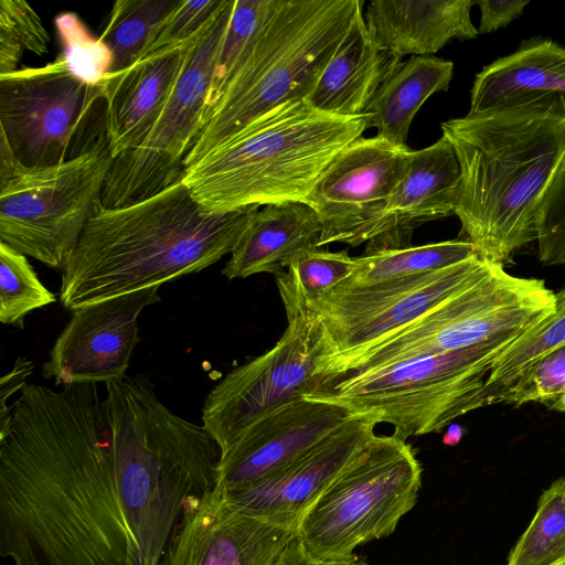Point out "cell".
<instances>
[{
  "instance_id": "obj_35",
  "label": "cell",
  "mask_w": 565,
  "mask_h": 565,
  "mask_svg": "<svg viewBox=\"0 0 565 565\" xmlns=\"http://www.w3.org/2000/svg\"><path fill=\"white\" fill-rule=\"evenodd\" d=\"M565 394V344L526 370L504 388L494 403L521 406L527 403L553 404Z\"/></svg>"
},
{
  "instance_id": "obj_41",
  "label": "cell",
  "mask_w": 565,
  "mask_h": 565,
  "mask_svg": "<svg viewBox=\"0 0 565 565\" xmlns=\"http://www.w3.org/2000/svg\"><path fill=\"white\" fill-rule=\"evenodd\" d=\"M274 565H367L365 561L354 556L348 561H320L311 557L295 537L281 552Z\"/></svg>"
},
{
  "instance_id": "obj_7",
  "label": "cell",
  "mask_w": 565,
  "mask_h": 565,
  "mask_svg": "<svg viewBox=\"0 0 565 565\" xmlns=\"http://www.w3.org/2000/svg\"><path fill=\"white\" fill-rule=\"evenodd\" d=\"M555 305L556 295L544 280L510 275L495 263L484 277L405 328L369 345L320 356L316 371L329 388L349 374L522 334L552 315Z\"/></svg>"
},
{
  "instance_id": "obj_29",
  "label": "cell",
  "mask_w": 565,
  "mask_h": 565,
  "mask_svg": "<svg viewBox=\"0 0 565 565\" xmlns=\"http://www.w3.org/2000/svg\"><path fill=\"white\" fill-rule=\"evenodd\" d=\"M181 0H117L99 39L109 47L118 74L142 60Z\"/></svg>"
},
{
  "instance_id": "obj_22",
  "label": "cell",
  "mask_w": 565,
  "mask_h": 565,
  "mask_svg": "<svg viewBox=\"0 0 565 565\" xmlns=\"http://www.w3.org/2000/svg\"><path fill=\"white\" fill-rule=\"evenodd\" d=\"M472 0H372L363 13L366 31L381 50L399 58L431 56L452 40L479 35Z\"/></svg>"
},
{
  "instance_id": "obj_11",
  "label": "cell",
  "mask_w": 565,
  "mask_h": 565,
  "mask_svg": "<svg viewBox=\"0 0 565 565\" xmlns=\"http://www.w3.org/2000/svg\"><path fill=\"white\" fill-rule=\"evenodd\" d=\"M0 131L23 167L73 159L106 134L104 87L73 75L61 54L0 75Z\"/></svg>"
},
{
  "instance_id": "obj_26",
  "label": "cell",
  "mask_w": 565,
  "mask_h": 565,
  "mask_svg": "<svg viewBox=\"0 0 565 565\" xmlns=\"http://www.w3.org/2000/svg\"><path fill=\"white\" fill-rule=\"evenodd\" d=\"M454 63L436 56H411L384 82L365 114L370 128L387 141L406 146L411 124L422 105L435 93L446 92Z\"/></svg>"
},
{
  "instance_id": "obj_31",
  "label": "cell",
  "mask_w": 565,
  "mask_h": 565,
  "mask_svg": "<svg viewBox=\"0 0 565 565\" xmlns=\"http://www.w3.org/2000/svg\"><path fill=\"white\" fill-rule=\"evenodd\" d=\"M565 557V477L546 489L507 565H553Z\"/></svg>"
},
{
  "instance_id": "obj_33",
  "label": "cell",
  "mask_w": 565,
  "mask_h": 565,
  "mask_svg": "<svg viewBox=\"0 0 565 565\" xmlns=\"http://www.w3.org/2000/svg\"><path fill=\"white\" fill-rule=\"evenodd\" d=\"M271 1L234 0L231 19L206 98L203 124L222 96L232 75L243 61L271 6Z\"/></svg>"
},
{
  "instance_id": "obj_1",
  "label": "cell",
  "mask_w": 565,
  "mask_h": 565,
  "mask_svg": "<svg viewBox=\"0 0 565 565\" xmlns=\"http://www.w3.org/2000/svg\"><path fill=\"white\" fill-rule=\"evenodd\" d=\"M98 384H26L0 431V552L14 565H141Z\"/></svg>"
},
{
  "instance_id": "obj_38",
  "label": "cell",
  "mask_w": 565,
  "mask_h": 565,
  "mask_svg": "<svg viewBox=\"0 0 565 565\" xmlns=\"http://www.w3.org/2000/svg\"><path fill=\"white\" fill-rule=\"evenodd\" d=\"M0 21L11 28L24 49L39 56L47 53L50 34L29 3L21 0H1Z\"/></svg>"
},
{
  "instance_id": "obj_19",
  "label": "cell",
  "mask_w": 565,
  "mask_h": 565,
  "mask_svg": "<svg viewBox=\"0 0 565 565\" xmlns=\"http://www.w3.org/2000/svg\"><path fill=\"white\" fill-rule=\"evenodd\" d=\"M352 415L341 405L312 396L276 408L221 454L215 486L232 490L263 479L311 449Z\"/></svg>"
},
{
  "instance_id": "obj_27",
  "label": "cell",
  "mask_w": 565,
  "mask_h": 565,
  "mask_svg": "<svg viewBox=\"0 0 565 565\" xmlns=\"http://www.w3.org/2000/svg\"><path fill=\"white\" fill-rule=\"evenodd\" d=\"M479 255L466 238L407 246L355 257L352 275L340 287H366L433 273Z\"/></svg>"
},
{
  "instance_id": "obj_24",
  "label": "cell",
  "mask_w": 565,
  "mask_h": 565,
  "mask_svg": "<svg viewBox=\"0 0 565 565\" xmlns=\"http://www.w3.org/2000/svg\"><path fill=\"white\" fill-rule=\"evenodd\" d=\"M401 61L374 45L364 24L362 7L305 100L329 115H363Z\"/></svg>"
},
{
  "instance_id": "obj_17",
  "label": "cell",
  "mask_w": 565,
  "mask_h": 565,
  "mask_svg": "<svg viewBox=\"0 0 565 565\" xmlns=\"http://www.w3.org/2000/svg\"><path fill=\"white\" fill-rule=\"evenodd\" d=\"M158 301L159 287H152L74 310L43 364V376L63 386L122 379L140 341L138 318Z\"/></svg>"
},
{
  "instance_id": "obj_37",
  "label": "cell",
  "mask_w": 565,
  "mask_h": 565,
  "mask_svg": "<svg viewBox=\"0 0 565 565\" xmlns=\"http://www.w3.org/2000/svg\"><path fill=\"white\" fill-rule=\"evenodd\" d=\"M231 0H181L159 30L145 57L185 45L203 33L225 10ZM143 57V58H145Z\"/></svg>"
},
{
  "instance_id": "obj_12",
  "label": "cell",
  "mask_w": 565,
  "mask_h": 565,
  "mask_svg": "<svg viewBox=\"0 0 565 565\" xmlns=\"http://www.w3.org/2000/svg\"><path fill=\"white\" fill-rule=\"evenodd\" d=\"M234 0L196 39L157 122L136 149L116 157L107 172L99 202L127 206L151 198L182 178L184 160L203 126L205 103Z\"/></svg>"
},
{
  "instance_id": "obj_40",
  "label": "cell",
  "mask_w": 565,
  "mask_h": 565,
  "mask_svg": "<svg viewBox=\"0 0 565 565\" xmlns=\"http://www.w3.org/2000/svg\"><path fill=\"white\" fill-rule=\"evenodd\" d=\"M34 364L26 358H18L12 370L3 375L0 381V431H3L10 423L11 409L9 398L17 392H21L28 384L26 379L32 374Z\"/></svg>"
},
{
  "instance_id": "obj_28",
  "label": "cell",
  "mask_w": 565,
  "mask_h": 565,
  "mask_svg": "<svg viewBox=\"0 0 565 565\" xmlns=\"http://www.w3.org/2000/svg\"><path fill=\"white\" fill-rule=\"evenodd\" d=\"M355 257L347 250L312 248L298 256L287 270L275 274L287 320L307 317L310 309L355 268Z\"/></svg>"
},
{
  "instance_id": "obj_43",
  "label": "cell",
  "mask_w": 565,
  "mask_h": 565,
  "mask_svg": "<svg viewBox=\"0 0 565 565\" xmlns=\"http://www.w3.org/2000/svg\"><path fill=\"white\" fill-rule=\"evenodd\" d=\"M20 164L6 136L0 132V186L14 175Z\"/></svg>"
},
{
  "instance_id": "obj_9",
  "label": "cell",
  "mask_w": 565,
  "mask_h": 565,
  "mask_svg": "<svg viewBox=\"0 0 565 565\" xmlns=\"http://www.w3.org/2000/svg\"><path fill=\"white\" fill-rule=\"evenodd\" d=\"M420 486L413 447L394 435H374L305 513L296 537L313 558L351 559L359 545L395 531Z\"/></svg>"
},
{
  "instance_id": "obj_2",
  "label": "cell",
  "mask_w": 565,
  "mask_h": 565,
  "mask_svg": "<svg viewBox=\"0 0 565 565\" xmlns=\"http://www.w3.org/2000/svg\"><path fill=\"white\" fill-rule=\"evenodd\" d=\"M258 210L206 213L182 178L127 206L98 200L63 270L60 301L74 311L201 271L234 250Z\"/></svg>"
},
{
  "instance_id": "obj_18",
  "label": "cell",
  "mask_w": 565,
  "mask_h": 565,
  "mask_svg": "<svg viewBox=\"0 0 565 565\" xmlns=\"http://www.w3.org/2000/svg\"><path fill=\"white\" fill-rule=\"evenodd\" d=\"M377 417L354 414L324 439L279 470L247 486L225 490L241 510L292 527L375 435Z\"/></svg>"
},
{
  "instance_id": "obj_10",
  "label": "cell",
  "mask_w": 565,
  "mask_h": 565,
  "mask_svg": "<svg viewBox=\"0 0 565 565\" xmlns=\"http://www.w3.org/2000/svg\"><path fill=\"white\" fill-rule=\"evenodd\" d=\"M113 160L104 134L93 147L62 163L20 164L0 186V243L63 271Z\"/></svg>"
},
{
  "instance_id": "obj_23",
  "label": "cell",
  "mask_w": 565,
  "mask_h": 565,
  "mask_svg": "<svg viewBox=\"0 0 565 565\" xmlns=\"http://www.w3.org/2000/svg\"><path fill=\"white\" fill-rule=\"evenodd\" d=\"M553 98L565 102V46L536 35L482 67L471 87L468 114Z\"/></svg>"
},
{
  "instance_id": "obj_45",
  "label": "cell",
  "mask_w": 565,
  "mask_h": 565,
  "mask_svg": "<svg viewBox=\"0 0 565 565\" xmlns=\"http://www.w3.org/2000/svg\"><path fill=\"white\" fill-rule=\"evenodd\" d=\"M553 565H565V557Z\"/></svg>"
},
{
  "instance_id": "obj_32",
  "label": "cell",
  "mask_w": 565,
  "mask_h": 565,
  "mask_svg": "<svg viewBox=\"0 0 565 565\" xmlns=\"http://www.w3.org/2000/svg\"><path fill=\"white\" fill-rule=\"evenodd\" d=\"M55 300L26 256L0 243V321L22 329L26 315Z\"/></svg>"
},
{
  "instance_id": "obj_4",
  "label": "cell",
  "mask_w": 565,
  "mask_h": 565,
  "mask_svg": "<svg viewBox=\"0 0 565 565\" xmlns=\"http://www.w3.org/2000/svg\"><path fill=\"white\" fill-rule=\"evenodd\" d=\"M102 414L141 565H159L188 500L214 489L221 450L203 425L166 407L146 375L107 383Z\"/></svg>"
},
{
  "instance_id": "obj_8",
  "label": "cell",
  "mask_w": 565,
  "mask_h": 565,
  "mask_svg": "<svg viewBox=\"0 0 565 565\" xmlns=\"http://www.w3.org/2000/svg\"><path fill=\"white\" fill-rule=\"evenodd\" d=\"M522 334L349 374L309 396L341 405L351 414L374 415L403 440L440 433L454 419L490 405L487 375Z\"/></svg>"
},
{
  "instance_id": "obj_20",
  "label": "cell",
  "mask_w": 565,
  "mask_h": 565,
  "mask_svg": "<svg viewBox=\"0 0 565 565\" xmlns=\"http://www.w3.org/2000/svg\"><path fill=\"white\" fill-rule=\"evenodd\" d=\"M459 190L458 160L445 137L412 150L383 213L363 236V243H367L365 254L409 246L415 227L455 214Z\"/></svg>"
},
{
  "instance_id": "obj_25",
  "label": "cell",
  "mask_w": 565,
  "mask_h": 565,
  "mask_svg": "<svg viewBox=\"0 0 565 565\" xmlns=\"http://www.w3.org/2000/svg\"><path fill=\"white\" fill-rule=\"evenodd\" d=\"M322 227L305 202L265 205L253 216L222 269L228 280L284 271L302 253L319 248Z\"/></svg>"
},
{
  "instance_id": "obj_6",
  "label": "cell",
  "mask_w": 565,
  "mask_h": 565,
  "mask_svg": "<svg viewBox=\"0 0 565 565\" xmlns=\"http://www.w3.org/2000/svg\"><path fill=\"white\" fill-rule=\"evenodd\" d=\"M362 7V0H273L184 170L273 108L305 99Z\"/></svg>"
},
{
  "instance_id": "obj_30",
  "label": "cell",
  "mask_w": 565,
  "mask_h": 565,
  "mask_svg": "<svg viewBox=\"0 0 565 565\" xmlns=\"http://www.w3.org/2000/svg\"><path fill=\"white\" fill-rule=\"evenodd\" d=\"M564 344L565 287L556 292L554 312L523 333L492 364L484 383L490 405L526 370Z\"/></svg>"
},
{
  "instance_id": "obj_39",
  "label": "cell",
  "mask_w": 565,
  "mask_h": 565,
  "mask_svg": "<svg viewBox=\"0 0 565 565\" xmlns=\"http://www.w3.org/2000/svg\"><path fill=\"white\" fill-rule=\"evenodd\" d=\"M527 0H478L476 4L480 10L479 34H488L507 28L512 21L520 18Z\"/></svg>"
},
{
  "instance_id": "obj_36",
  "label": "cell",
  "mask_w": 565,
  "mask_h": 565,
  "mask_svg": "<svg viewBox=\"0 0 565 565\" xmlns=\"http://www.w3.org/2000/svg\"><path fill=\"white\" fill-rule=\"evenodd\" d=\"M537 255L545 265H565V156L539 203Z\"/></svg>"
},
{
  "instance_id": "obj_15",
  "label": "cell",
  "mask_w": 565,
  "mask_h": 565,
  "mask_svg": "<svg viewBox=\"0 0 565 565\" xmlns=\"http://www.w3.org/2000/svg\"><path fill=\"white\" fill-rule=\"evenodd\" d=\"M412 149L374 136L360 137L329 164L305 200L317 213L319 248L330 243L363 244L407 167Z\"/></svg>"
},
{
  "instance_id": "obj_13",
  "label": "cell",
  "mask_w": 565,
  "mask_h": 565,
  "mask_svg": "<svg viewBox=\"0 0 565 565\" xmlns=\"http://www.w3.org/2000/svg\"><path fill=\"white\" fill-rule=\"evenodd\" d=\"M323 338L315 318L299 317L264 354L233 369L207 394L203 426L226 451L255 422L296 399L327 391L317 374Z\"/></svg>"
},
{
  "instance_id": "obj_16",
  "label": "cell",
  "mask_w": 565,
  "mask_h": 565,
  "mask_svg": "<svg viewBox=\"0 0 565 565\" xmlns=\"http://www.w3.org/2000/svg\"><path fill=\"white\" fill-rule=\"evenodd\" d=\"M296 533L241 510L215 486L188 500L159 565H274Z\"/></svg>"
},
{
  "instance_id": "obj_42",
  "label": "cell",
  "mask_w": 565,
  "mask_h": 565,
  "mask_svg": "<svg viewBox=\"0 0 565 565\" xmlns=\"http://www.w3.org/2000/svg\"><path fill=\"white\" fill-rule=\"evenodd\" d=\"M23 50V45L11 28L6 22L0 21V75L10 74L18 70Z\"/></svg>"
},
{
  "instance_id": "obj_5",
  "label": "cell",
  "mask_w": 565,
  "mask_h": 565,
  "mask_svg": "<svg viewBox=\"0 0 565 565\" xmlns=\"http://www.w3.org/2000/svg\"><path fill=\"white\" fill-rule=\"evenodd\" d=\"M369 124V114L334 116L292 99L186 168L182 181L210 214L305 202L329 164Z\"/></svg>"
},
{
  "instance_id": "obj_3",
  "label": "cell",
  "mask_w": 565,
  "mask_h": 565,
  "mask_svg": "<svg viewBox=\"0 0 565 565\" xmlns=\"http://www.w3.org/2000/svg\"><path fill=\"white\" fill-rule=\"evenodd\" d=\"M460 169L455 215L480 257L503 265L536 241V213L565 156V102L541 99L441 122Z\"/></svg>"
},
{
  "instance_id": "obj_34",
  "label": "cell",
  "mask_w": 565,
  "mask_h": 565,
  "mask_svg": "<svg viewBox=\"0 0 565 565\" xmlns=\"http://www.w3.org/2000/svg\"><path fill=\"white\" fill-rule=\"evenodd\" d=\"M55 26L63 45L61 55L72 74L90 86H102L113 65L109 47L74 12L60 13Z\"/></svg>"
},
{
  "instance_id": "obj_14",
  "label": "cell",
  "mask_w": 565,
  "mask_h": 565,
  "mask_svg": "<svg viewBox=\"0 0 565 565\" xmlns=\"http://www.w3.org/2000/svg\"><path fill=\"white\" fill-rule=\"evenodd\" d=\"M494 264L477 255L425 275L366 287H335L307 315L320 324L321 356L369 345L405 328L484 277Z\"/></svg>"
},
{
  "instance_id": "obj_21",
  "label": "cell",
  "mask_w": 565,
  "mask_h": 565,
  "mask_svg": "<svg viewBox=\"0 0 565 565\" xmlns=\"http://www.w3.org/2000/svg\"><path fill=\"white\" fill-rule=\"evenodd\" d=\"M190 43L106 77V136L114 159L140 146L157 122L182 72Z\"/></svg>"
},
{
  "instance_id": "obj_44",
  "label": "cell",
  "mask_w": 565,
  "mask_h": 565,
  "mask_svg": "<svg viewBox=\"0 0 565 565\" xmlns=\"http://www.w3.org/2000/svg\"><path fill=\"white\" fill-rule=\"evenodd\" d=\"M463 436V429L458 424H450L447 427L446 433L443 436L441 443L445 446L454 447L457 446Z\"/></svg>"
}]
</instances>
